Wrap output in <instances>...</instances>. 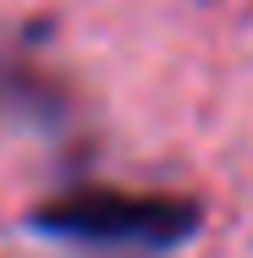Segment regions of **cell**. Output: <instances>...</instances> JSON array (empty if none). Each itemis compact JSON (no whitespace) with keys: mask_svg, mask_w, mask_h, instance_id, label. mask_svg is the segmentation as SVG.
Segmentation results:
<instances>
[{"mask_svg":"<svg viewBox=\"0 0 253 258\" xmlns=\"http://www.w3.org/2000/svg\"><path fill=\"white\" fill-rule=\"evenodd\" d=\"M28 225L77 247H138L171 253L204 231V209L171 192H121V187H72L28 214Z\"/></svg>","mask_w":253,"mask_h":258,"instance_id":"6da1fadb","label":"cell"},{"mask_svg":"<svg viewBox=\"0 0 253 258\" xmlns=\"http://www.w3.org/2000/svg\"><path fill=\"white\" fill-rule=\"evenodd\" d=\"M0 115H17V121H61V94H55L50 77L17 66V60H0Z\"/></svg>","mask_w":253,"mask_h":258,"instance_id":"7a4b0ae2","label":"cell"}]
</instances>
